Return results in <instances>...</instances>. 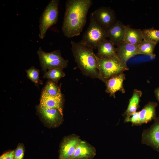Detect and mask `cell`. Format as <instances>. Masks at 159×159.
<instances>
[{"label": "cell", "mask_w": 159, "mask_h": 159, "mask_svg": "<svg viewBox=\"0 0 159 159\" xmlns=\"http://www.w3.org/2000/svg\"><path fill=\"white\" fill-rule=\"evenodd\" d=\"M93 4L91 0H68L62 30L64 36L70 38L80 35L87 21L89 10Z\"/></svg>", "instance_id": "cell-1"}, {"label": "cell", "mask_w": 159, "mask_h": 159, "mask_svg": "<svg viewBox=\"0 0 159 159\" xmlns=\"http://www.w3.org/2000/svg\"><path fill=\"white\" fill-rule=\"evenodd\" d=\"M71 50L75 61L83 74L92 78H99L96 55L93 49L80 42L71 41Z\"/></svg>", "instance_id": "cell-2"}, {"label": "cell", "mask_w": 159, "mask_h": 159, "mask_svg": "<svg viewBox=\"0 0 159 159\" xmlns=\"http://www.w3.org/2000/svg\"><path fill=\"white\" fill-rule=\"evenodd\" d=\"M99 79L105 82L112 77L129 69L127 64L121 62L118 57L100 58L97 55Z\"/></svg>", "instance_id": "cell-3"}, {"label": "cell", "mask_w": 159, "mask_h": 159, "mask_svg": "<svg viewBox=\"0 0 159 159\" xmlns=\"http://www.w3.org/2000/svg\"><path fill=\"white\" fill-rule=\"evenodd\" d=\"M107 37L106 30L99 24L91 14L88 26L80 41L83 45L93 49Z\"/></svg>", "instance_id": "cell-4"}, {"label": "cell", "mask_w": 159, "mask_h": 159, "mask_svg": "<svg viewBox=\"0 0 159 159\" xmlns=\"http://www.w3.org/2000/svg\"><path fill=\"white\" fill-rule=\"evenodd\" d=\"M37 53L42 69L44 72L47 70L56 68L63 69L67 67L68 61L62 57L59 50L47 52L39 47Z\"/></svg>", "instance_id": "cell-5"}, {"label": "cell", "mask_w": 159, "mask_h": 159, "mask_svg": "<svg viewBox=\"0 0 159 159\" xmlns=\"http://www.w3.org/2000/svg\"><path fill=\"white\" fill-rule=\"evenodd\" d=\"M59 1L51 0L42 14L40 18L39 37L43 39L48 29L58 20Z\"/></svg>", "instance_id": "cell-6"}, {"label": "cell", "mask_w": 159, "mask_h": 159, "mask_svg": "<svg viewBox=\"0 0 159 159\" xmlns=\"http://www.w3.org/2000/svg\"><path fill=\"white\" fill-rule=\"evenodd\" d=\"M91 14L96 22L107 30L117 21L115 11L109 7H100Z\"/></svg>", "instance_id": "cell-7"}, {"label": "cell", "mask_w": 159, "mask_h": 159, "mask_svg": "<svg viewBox=\"0 0 159 159\" xmlns=\"http://www.w3.org/2000/svg\"><path fill=\"white\" fill-rule=\"evenodd\" d=\"M154 121L153 124L149 128L143 130L141 143L159 152V116Z\"/></svg>", "instance_id": "cell-8"}, {"label": "cell", "mask_w": 159, "mask_h": 159, "mask_svg": "<svg viewBox=\"0 0 159 159\" xmlns=\"http://www.w3.org/2000/svg\"><path fill=\"white\" fill-rule=\"evenodd\" d=\"M81 140L79 136L74 134L65 138L60 145L59 159H72Z\"/></svg>", "instance_id": "cell-9"}, {"label": "cell", "mask_w": 159, "mask_h": 159, "mask_svg": "<svg viewBox=\"0 0 159 159\" xmlns=\"http://www.w3.org/2000/svg\"><path fill=\"white\" fill-rule=\"evenodd\" d=\"M125 79V74L123 72L109 79L105 82L106 85L105 92L114 98H115V93L118 91L125 93V91L123 87V82Z\"/></svg>", "instance_id": "cell-10"}, {"label": "cell", "mask_w": 159, "mask_h": 159, "mask_svg": "<svg viewBox=\"0 0 159 159\" xmlns=\"http://www.w3.org/2000/svg\"><path fill=\"white\" fill-rule=\"evenodd\" d=\"M138 45H132L124 42L117 45L116 48L117 57L121 62L127 64L129 59L138 55Z\"/></svg>", "instance_id": "cell-11"}, {"label": "cell", "mask_w": 159, "mask_h": 159, "mask_svg": "<svg viewBox=\"0 0 159 159\" xmlns=\"http://www.w3.org/2000/svg\"><path fill=\"white\" fill-rule=\"evenodd\" d=\"M125 25L118 20L107 30V37L115 45H118L124 42Z\"/></svg>", "instance_id": "cell-12"}, {"label": "cell", "mask_w": 159, "mask_h": 159, "mask_svg": "<svg viewBox=\"0 0 159 159\" xmlns=\"http://www.w3.org/2000/svg\"><path fill=\"white\" fill-rule=\"evenodd\" d=\"M38 111L43 118L51 126L56 127L60 125L63 115L58 110L38 106Z\"/></svg>", "instance_id": "cell-13"}, {"label": "cell", "mask_w": 159, "mask_h": 159, "mask_svg": "<svg viewBox=\"0 0 159 159\" xmlns=\"http://www.w3.org/2000/svg\"><path fill=\"white\" fill-rule=\"evenodd\" d=\"M96 155L95 148L84 140L79 143L72 159H92Z\"/></svg>", "instance_id": "cell-14"}, {"label": "cell", "mask_w": 159, "mask_h": 159, "mask_svg": "<svg viewBox=\"0 0 159 159\" xmlns=\"http://www.w3.org/2000/svg\"><path fill=\"white\" fill-rule=\"evenodd\" d=\"M157 106V102H149L139 111V126L150 122L156 117V108Z\"/></svg>", "instance_id": "cell-15"}, {"label": "cell", "mask_w": 159, "mask_h": 159, "mask_svg": "<svg viewBox=\"0 0 159 159\" xmlns=\"http://www.w3.org/2000/svg\"><path fill=\"white\" fill-rule=\"evenodd\" d=\"M63 96H52L42 93L39 106L43 107L57 109L63 115Z\"/></svg>", "instance_id": "cell-16"}, {"label": "cell", "mask_w": 159, "mask_h": 159, "mask_svg": "<svg viewBox=\"0 0 159 159\" xmlns=\"http://www.w3.org/2000/svg\"><path fill=\"white\" fill-rule=\"evenodd\" d=\"M114 45L109 39L104 40L97 46V56L99 58L104 59L118 57L116 54V48Z\"/></svg>", "instance_id": "cell-17"}, {"label": "cell", "mask_w": 159, "mask_h": 159, "mask_svg": "<svg viewBox=\"0 0 159 159\" xmlns=\"http://www.w3.org/2000/svg\"><path fill=\"white\" fill-rule=\"evenodd\" d=\"M124 42L132 45H138L143 40L142 30L133 28L125 25Z\"/></svg>", "instance_id": "cell-18"}, {"label": "cell", "mask_w": 159, "mask_h": 159, "mask_svg": "<svg viewBox=\"0 0 159 159\" xmlns=\"http://www.w3.org/2000/svg\"><path fill=\"white\" fill-rule=\"evenodd\" d=\"M142 95V92L137 89H135L131 97L129 99V103L127 109L124 112L123 116H126L136 112L140 107L139 103Z\"/></svg>", "instance_id": "cell-19"}, {"label": "cell", "mask_w": 159, "mask_h": 159, "mask_svg": "<svg viewBox=\"0 0 159 159\" xmlns=\"http://www.w3.org/2000/svg\"><path fill=\"white\" fill-rule=\"evenodd\" d=\"M156 44L143 40L138 45V54L149 56L150 58H154L155 55L154 53Z\"/></svg>", "instance_id": "cell-20"}, {"label": "cell", "mask_w": 159, "mask_h": 159, "mask_svg": "<svg viewBox=\"0 0 159 159\" xmlns=\"http://www.w3.org/2000/svg\"><path fill=\"white\" fill-rule=\"evenodd\" d=\"M42 93L52 96H63L60 89L57 83L51 80L47 82Z\"/></svg>", "instance_id": "cell-21"}, {"label": "cell", "mask_w": 159, "mask_h": 159, "mask_svg": "<svg viewBox=\"0 0 159 159\" xmlns=\"http://www.w3.org/2000/svg\"><path fill=\"white\" fill-rule=\"evenodd\" d=\"M143 40L156 44L159 42V30L153 28L142 30Z\"/></svg>", "instance_id": "cell-22"}, {"label": "cell", "mask_w": 159, "mask_h": 159, "mask_svg": "<svg viewBox=\"0 0 159 159\" xmlns=\"http://www.w3.org/2000/svg\"><path fill=\"white\" fill-rule=\"evenodd\" d=\"M63 69L56 68L49 70L44 72L43 77L57 83L61 78L65 76V74L63 71Z\"/></svg>", "instance_id": "cell-23"}, {"label": "cell", "mask_w": 159, "mask_h": 159, "mask_svg": "<svg viewBox=\"0 0 159 159\" xmlns=\"http://www.w3.org/2000/svg\"><path fill=\"white\" fill-rule=\"evenodd\" d=\"M25 71L29 78L35 84L38 85L39 82V70L34 67L32 66Z\"/></svg>", "instance_id": "cell-24"}, {"label": "cell", "mask_w": 159, "mask_h": 159, "mask_svg": "<svg viewBox=\"0 0 159 159\" xmlns=\"http://www.w3.org/2000/svg\"><path fill=\"white\" fill-rule=\"evenodd\" d=\"M139 111L136 112L125 116V122H130L132 126H139Z\"/></svg>", "instance_id": "cell-25"}, {"label": "cell", "mask_w": 159, "mask_h": 159, "mask_svg": "<svg viewBox=\"0 0 159 159\" xmlns=\"http://www.w3.org/2000/svg\"><path fill=\"white\" fill-rule=\"evenodd\" d=\"M14 152V159H23L24 155V149L22 145H18Z\"/></svg>", "instance_id": "cell-26"}, {"label": "cell", "mask_w": 159, "mask_h": 159, "mask_svg": "<svg viewBox=\"0 0 159 159\" xmlns=\"http://www.w3.org/2000/svg\"><path fill=\"white\" fill-rule=\"evenodd\" d=\"M14 151H11L6 152L0 157V159H14Z\"/></svg>", "instance_id": "cell-27"}, {"label": "cell", "mask_w": 159, "mask_h": 159, "mask_svg": "<svg viewBox=\"0 0 159 159\" xmlns=\"http://www.w3.org/2000/svg\"><path fill=\"white\" fill-rule=\"evenodd\" d=\"M154 93L156 99L159 102V86L155 89Z\"/></svg>", "instance_id": "cell-28"}]
</instances>
